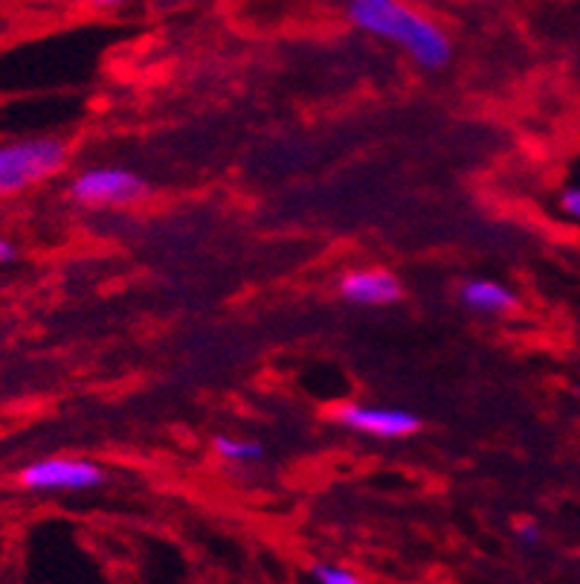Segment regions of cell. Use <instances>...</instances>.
Here are the masks:
<instances>
[{"label":"cell","instance_id":"1","mask_svg":"<svg viewBox=\"0 0 580 584\" xmlns=\"http://www.w3.org/2000/svg\"><path fill=\"white\" fill-rule=\"evenodd\" d=\"M351 24L406 50L421 67L439 70L450 61L453 47L439 26L418 15L404 0H348Z\"/></svg>","mask_w":580,"mask_h":584},{"label":"cell","instance_id":"2","mask_svg":"<svg viewBox=\"0 0 580 584\" xmlns=\"http://www.w3.org/2000/svg\"><path fill=\"white\" fill-rule=\"evenodd\" d=\"M65 163L67 146L53 137H35V140L0 146V198L58 175Z\"/></svg>","mask_w":580,"mask_h":584},{"label":"cell","instance_id":"3","mask_svg":"<svg viewBox=\"0 0 580 584\" xmlns=\"http://www.w3.org/2000/svg\"><path fill=\"white\" fill-rule=\"evenodd\" d=\"M67 195L82 207H128L149 195V184L128 169H88L67 186Z\"/></svg>","mask_w":580,"mask_h":584},{"label":"cell","instance_id":"4","mask_svg":"<svg viewBox=\"0 0 580 584\" xmlns=\"http://www.w3.org/2000/svg\"><path fill=\"white\" fill-rule=\"evenodd\" d=\"M105 480V471L88 459H42L21 471V483L33 492H88Z\"/></svg>","mask_w":580,"mask_h":584},{"label":"cell","instance_id":"5","mask_svg":"<svg viewBox=\"0 0 580 584\" xmlns=\"http://www.w3.org/2000/svg\"><path fill=\"white\" fill-rule=\"evenodd\" d=\"M337 422L355 434L381 436V439H401L421 431V419L409 410L395 408H366V404H346L337 410Z\"/></svg>","mask_w":580,"mask_h":584},{"label":"cell","instance_id":"6","mask_svg":"<svg viewBox=\"0 0 580 584\" xmlns=\"http://www.w3.org/2000/svg\"><path fill=\"white\" fill-rule=\"evenodd\" d=\"M398 276L383 271V267H369V271H351L340 279V297L357 306H390L401 300Z\"/></svg>","mask_w":580,"mask_h":584},{"label":"cell","instance_id":"7","mask_svg":"<svg viewBox=\"0 0 580 584\" xmlns=\"http://www.w3.org/2000/svg\"><path fill=\"white\" fill-rule=\"evenodd\" d=\"M462 302L473 311H490V314H506L517 309V297L506 285L490 283V279H476L462 288Z\"/></svg>","mask_w":580,"mask_h":584},{"label":"cell","instance_id":"8","mask_svg":"<svg viewBox=\"0 0 580 584\" xmlns=\"http://www.w3.org/2000/svg\"><path fill=\"white\" fill-rule=\"evenodd\" d=\"M212 448L218 451V457L230 459V462H256L265 457V448L253 439H230V436H216Z\"/></svg>","mask_w":580,"mask_h":584},{"label":"cell","instance_id":"9","mask_svg":"<svg viewBox=\"0 0 580 584\" xmlns=\"http://www.w3.org/2000/svg\"><path fill=\"white\" fill-rule=\"evenodd\" d=\"M311 576L323 584H355L357 576L348 573L346 568H337V564H314L311 568Z\"/></svg>","mask_w":580,"mask_h":584},{"label":"cell","instance_id":"10","mask_svg":"<svg viewBox=\"0 0 580 584\" xmlns=\"http://www.w3.org/2000/svg\"><path fill=\"white\" fill-rule=\"evenodd\" d=\"M564 209L569 216L580 218V190H566L564 193Z\"/></svg>","mask_w":580,"mask_h":584},{"label":"cell","instance_id":"11","mask_svg":"<svg viewBox=\"0 0 580 584\" xmlns=\"http://www.w3.org/2000/svg\"><path fill=\"white\" fill-rule=\"evenodd\" d=\"M517 535H520V538L525 543H537L540 541V529H537V526H531V524L517 526Z\"/></svg>","mask_w":580,"mask_h":584},{"label":"cell","instance_id":"12","mask_svg":"<svg viewBox=\"0 0 580 584\" xmlns=\"http://www.w3.org/2000/svg\"><path fill=\"white\" fill-rule=\"evenodd\" d=\"M9 260H15V248L7 242V239H0V265Z\"/></svg>","mask_w":580,"mask_h":584},{"label":"cell","instance_id":"13","mask_svg":"<svg viewBox=\"0 0 580 584\" xmlns=\"http://www.w3.org/2000/svg\"><path fill=\"white\" fill-rule=\"evenodd\" d=\"M91 3H100V7H114L119 0H91Z\"/></svg>","mask_w":580,"mask_h":584}]
</instances>
